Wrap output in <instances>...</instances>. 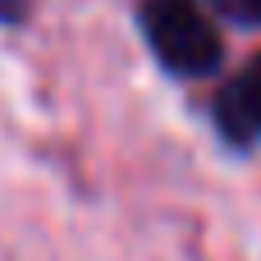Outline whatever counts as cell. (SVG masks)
I'll use <instances>...</instances> for the list:
<instances>
[{"label":"cell","mask_w":261,"mask_h":261,"mask_svg":"<svg viewBox=\"0 0 261 261\" xmlns=\"http://www.w3.org/2000/svg\"><path fill=\"white\" fill-rule=\"evenodd\" d=\"M138 28L156 64L179 83L216 78L225 64V41L206 0H138Z\"/></svg>","instance_id":"cell-1"},{"label":"cell","mask_w":261,"mask_h":261,"mask_svg":"<svg viewBox=\"0 0 261 261\" xmlns=\"http://www.w3.org/2000/svg\"><path fill=\"white\" fill-rule=\"evenodd\" d=\"M211 119H216V133L239 147V151H252L261 147V55L239 73L229 78L216 101H211Z\"/></svg>","instance_id":"cell-2"},{"label":"cell","mask_w":261,"mask_h":261,"mask_svg":"<svg viewBox=\"0 0 261 261\" xmlns=\"http://www.w3.org/2000/svg\"><path fill=\"white\" fill-rule=\"evenodd\" d=\"M216 18L234 28H261V0H206Z\"/></svg>","instance_id":"cell-3"},{"label":"cell","mask_w":261,"mask_h":261,"mask_svg":"<svg viewBox=\"0 0 261 261\" xmlns=\"http://www.w3.org/2000/svg\"><path fill=\"white\" fill-rule=\"evenodd\" d=\"M32 14V0H0V23H23Z\"/></svg>","instance_id":"cell-4"}]
</instances>
